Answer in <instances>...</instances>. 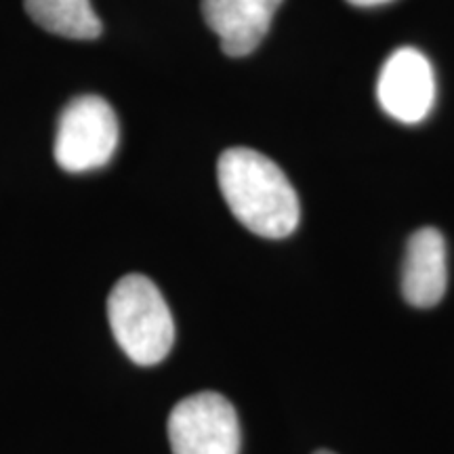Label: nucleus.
Returning <instances> with one entry per match:
<instances>
[{"instance_id":"nucleus-1","label":"nucleus","mask_w":454,"mask_h":454,"mask_svg":"<svg viewBox=\"0 0 454 454\" xmlns=\"http://www.w3.org/2000/svg\"><path fill=\"white\" fill-rule=\"evenodd\" d=\"M217 181L227 207L261 238L291 236L301 219L299 196L274 160L251 147H230L219 156Z\"/></svg>"},{"instance_id":"nucleus-2","label":"nucleus","mask_w":454,"mask_h":454,"mask_svg":"<svg viewBox=\"0 0 454 454\" xmlns=\"http://www.w3.org/2000/svg\"><path fill=\"white\" fill-rule=\"evenodd\" d=\"M107 320L116 343L135 364H160L173 348V316L150 278L129 274L114 284L107 297Z\"/></svg>"},{"instance_id":"nucleus-3","label":"nucleus","mask_w":454,"mask_h":454,"mask_svg":"<svg viewBox=\"0 0 454 454\" xmlns=\"http://www.w3.org/2000/svg\"><path fill=\"white\" fill-rule=\"evenodd\" d=\"M121 139L116 112L99 95L74 98L57 122L53 154L66 173H87L112 160Z\"/></svg>"},{"instance_id":"nucleus-4","label":"nucleus","mask_w":454,"mask_h":454,"mask_svg":"<svg viewBox=\"0 0 454 454\" xmlns=\"http://www.w3.org/2000/svg\"><path fill=\"white\" fill-rule=\"evenodd\" d=\"M173 454H238L240 423L231 402L217 391H200L175 404L168 414Z\"/></svg>"},{"instance_id":"nucleus-5","label":"nucleus","mask_w":454,"mask_h":454,"mask_svg":"<svg viewBox=\"0 0 454 454\" xmlns=\"http://www.w3.org/2000/svg\"><path fill=\"white\" fill-rule=\"evenodd\" d=\"M379 106L397 122L419 124L435 104V74L419 49L402 47L391 53L377 81Z\"/></svg>"},{"instance_id":"nucleus-6","label":"nucleus","mask_w":454,"mask_h":454,"mask_svg":"<svg viewBox=\"0 0 454 454\" xmlns=\"http://www.w3.org/2000/svg\"><path fill=\"white\" fill-rule=\"evenodd\" d=\"M284 0H202V17L230 57H247L268 36Z\"/></svg>"},{"instance_id":"nucleus-7","label":"nucleus","mask_w":454,"mask_h":454,"mask_svg":"<svg viewBox=\"0 0 454 454\" xmlns=\"http://www.w3.org/2000/svg\"><path fill=\"white\" fill-rule=\"evenodd\" d=\"M446 242L435 227H423L408 240L402 293L414 308H434L446 293Z\"/></svg>"},{"instance_id":"nucleus-8","label":"nucleus","mask_w":454,"mask_h":454,"mask_svg":"<svg viewBox=\"0 0 454 454\" xmlns=\"http://www.w3.org/2000/svg\"><path fill=\"white\" fill-rule=\"evenodd\" d=\"M34 24L72 41H93L101 34V21L90 0H24Z\"/></svg>"},{"instance_id":"nucleus-9","label":"nucleus","mask_w":454,"mask_h":454,"mask_svg":"<svg viewBox=\"0 0 454 454\" xmlns=\"http://www.w3.org/2000/svg\"><path fill=\"white\" fill-rule=\"evenodd\" d=\"M349 4H354V7H381V4H387L391 3V0H348Z\"/></svg>"},{"instance_id":"nucleus-10","label":"nucleus","mask_w":454,"mask_h":454,"mask_svg":"<svg viewBox=\"0 0 454 454\" xmlns=\"http://www.w3.org/2000/svg\"><path fill=\"white\" fill-rule=\"evenodd\" d=\"M314 454H334V452H331V450H317V452H314Z\"/></svg>"}]
</instances>
